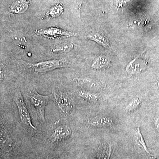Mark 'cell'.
Masks as SVG:
<instances>
[{"instance_id":"obj_1","label":"cell","mask_w":159,"mask_h":159,"mask_svg":"<svg viewBox=\"0 0 159 159\" xmlns=\"http://www.w3.org/2000/svg\"><path fill=\"white\" fill-rule=\"evenodd\" d=\"M50 95L51 100L54 101L62 116L69 117L73 114L74 102L65 91L60 88H56L53 89Z\"/></svg>"},{"instance_id":"obj_2","label":"cell","mask_w":159,"mask_h":159,"mask_svg":"<svg viewBox=\"0 0 159 159\" xmlns=\"http://www.w3.org/2000/svg\"><path fill=\"white\" fill-rule=\"evenodd\" d=\"M28 98L29 102L34 109L38 119L41 122H45V110L46 106L51 100L50 95H41L35 90L33 89L29 92Z\"/></svg>"},{"instance_id":"obj_3","label":"cell","mask_w":159,"mask_h":159,"mask_svg":"<svg viewBox=\"0 0 159 159\" xmlns=\"http://www.w3.org/2000/svg\"><path fill=\"white\" fill-rule=\"evenodd\" d=\"M25 63L27 67L38 73H46L55 69L68 67L70 64V61L66 57L60 59L40 61L34 64L27 62Z\"/></svg>"},{"instance_id":"obj_4","label":"cell","mask_w":159,"mask_h":159,"mask_svg":"<svg viewBox=\"0 0 159 159\" xmlns=\"http://www.w3.org/2000/svg\"><path fill=\"white\" fill-rule=\"evenodd\" d=\"M13 99L16 104L17 105L20 120L23 125L30 130L32 131L37 130V129L35 128V126L31 122V116H30L29 111L23 99L20 91L18 90L15 93L13 96Z\"/></svg>"},{"instance_id":"obj_5","label":"cell","mask_w":159,"mask_h":159,"mask_svg":"<svg viewBox=\"0 0 159 159\" xmlns=\"http://www.w3.org/2000/svg\"><path fill=\"white\" fill-rule=\"evenodd\" d=\"M34 32L38 35L51 39L67 38L77 35V33L57 27H50L46 29H37L34 31Z\"/></svg>"},{"instance_id":"obj_6","label":"cell","mask_w":159,"mask_h":159,"mask_svg":"<svg viewBox=\"0 0 159 159\" xmlns=\"http://www.w3.org/2000/svg\"><path fill=\"white\" fill-rule=\"evenodd\" d=\"M71 134L72 130L68 125L60 124L54 128L50 139L52 142H58L69 138Z\"/></svg>"},{"instance_id":"obj_7","label":"cell","mask_w":159,"mask_h":159,"mask_svg":"<svg viewBox=\"0 0 159 159\" xmlns=\"http://www.w3.org/2000/svg\"><path fill=\"white\" fill-rule=\"evenodd\" d=\"M87 123L90 126L96 128H104L111 126L114 124L112 119L107 116H98L91 117Z\"/></svg>"},{"instance_id":"obj_8","label":"cell","mask_w":159,"mask_h":159,"mask_svg":"<svg viewBox=\"0 0 159 159\" xmlns=\"http://www.w3.org/2000/svg\"><path fill=\"white\" fill-rule=\"evenodd\" d=\"M30 0H15L9 7V12L12 14H21L29 9Z\"/></svg>"},{"instance_id":"obj_9","label":"cell","mask_w":159,"mask_h":159,"mask_svg":"<svg viewBox=\"0 0 159 159\" xmlns=\"http://www.w3.org/2000/svg\"><path fill=\"white\" fill-rule=\"evenodd\" d=\"M1 131H0V139H1V148L5 150H9L12 148V142L10 135L6 129L5 128L2 122L1 121Z\"/></svg>"},{"instance_id":"obj_10","label":"cell","mask_w":159,"mask_h":159,"mask_svg":"<svg viewBox=\"0 0 159 159\" xmlns=\"http://www.w3.org/2000/svg\"><path fill=\"white\" fill-rule=\"evenodd\" d=\"M63 6L61 3L59 2L54 4L50 7L43 16V19H46L54 18L58 17L64 12Z\"/></svg>"},{"instance_id":"obj_11","label":"cell","mask_w":159,"mask_h":159,"mask_svg":"<svg viewBox=\"0 0 159 159\" xmlns=\"http://www.w3.org/2000/svg\"><path fill=\"white\" fill-rule=\"evenodd\" d=\"M133 138L134 141L136 144L141 150L145 152V153H146L148 156L154 158V157L151 155L149 151L148 150V148L145 144V141H144V138L141 133V129L139 127L137 128L135 132Z\"/></svg>"},{"instance_id":"obj_12","label":"cell","mask_w":159,"mask_h":159,"mask_svg":"<svg viewBox=\"0 0 159 159\" xmlns=\"http://www.w3.org/2000/svg\"><path fill=\"white\" fill-rule=\"evenodd\" d=\"M74 43L71 42H66L59 44L53 47L51 52L54 54H64L70 52L74 49Z\"/></svg>"},{"instance_id":"obj_13","label":"cell","mask_w":159,"mask_h":159,"mask_svg":"<svg viewBox=\"0 0 159 159\" xmlns=\"http://www.w3.org/2000/svg\"><path fill=\"white\" fill-rule=\"evenodd\" d=\"M87 38L88 39L96 42L104 48H110L109 44L107 39L99 33L96 32H91L87 34Z\"/></svg>"},{"instance_id":"obj_14","label":"cell","mask_w":159,"mask_h":159,"mask_svg":"<svg viewBox=\"0 0 159 159\" xmlns=\"http://www.w3.org/2000/svg\"><path fill=\"white\" fill-rule=\"evenodd\" d=\"M77 81L80 85L89 89L91 90H98L100 89V86L98 83L89 78H79Z\"/></svg>"},{"instance_id":"obj_15","label":"cell","mask_w":159,"mask_h":159,"mask_svg":"<svg viewBox=\"0 0 159 159\" xmlns=\"http://www.w3.org/2000/svg\"><path fill=\"white\" fill-rule=\"evenodd\" d=\"M110 64V61L105 56H100L94 60L92 65V68L95 70H100L107 67Z\"/></svg>"},{"instance_id":"obj_16","label":"cell","mask_w":159,"mask_h":159,"mask_svg":"<svg viewBox=\"0 0 159 159\" xmlns=\"http://www.w3.org/2000/svg\"><path fill=\"white\" fill-rule=\"evenodd\" d=\"M78 95L80 98L89 102H96L99 99L98 94L88 91L80 90Z\"/></svg>"},{"instance_id":"obj_17","label":"cell","mask_w":159,"mask_h":159,"mask_svg":"<svg viewBox=\"0 0 159 159\" xmlns=\"http://www.w3.org/2000/svg\"><path fill=\"white\" fill-rule=\"evenodd\" d=\"M142 100V98L140 97L133 99L126 105L125 110L128 112H131L136 109L141 104Z\"/></svg>"},{"instance_id":"obj_18","label":"cell","mask_w":159,"mask_h":159,"mask_svg":"<svg viewBox=\"0 0 159 159\" xmlns=\"http://www.w3.org/2000/svg\"><path fill=\"white\" fill-rule=\"evenodd\" d=\"M111 148L107 145H103L97 159H110Z\"/></svg>"},{"instance_id":"obj_19","label":"cell","mask_w":159,"mask_h":159,"mask_svg":"<svg viewBox=\"0 0 159 159\" xmlns=\"http://www.w3.org/2000/svg\"><path fill=\"white\" fill-rule=\"evenodd\" d=\"M154 123L155 126L157 130L159 133V116L155 118Z\"/></svg>"},{"instance_id":"obj_20","label":"cell","mask_w":159,"mask_h":159,"mask_svg":"<svg viewBox=\"0 0 159 159\" xmlns=\"http://www.w3.org/2000/svg\"><path fill=\"white\" fill-rule=\"evenodd\" d=\"M158 84H159V82L158 83Z\"/></svg>"}]
</instances>
